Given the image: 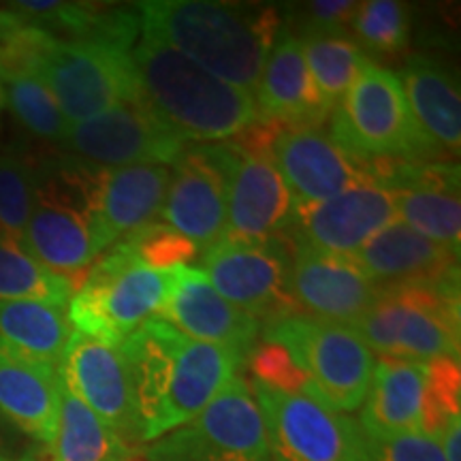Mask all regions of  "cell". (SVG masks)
<instances>
[{"label": "cell", "instance_id": "6da1fadb", "mask_svg": "<svg viewBox=\"0 0 461 461\" xmlns=\"http://www.w3.org/2000/svg\"><path fill=\"white\" fill-rule=\"evenodd\" d=\"M120 346L135 389L140 442L193 420L246 366L240 350L199 342L160 319L143 322Z\"/></svg>", "mask_w": 461, "mask_h": 461}, {"label": "cell", "instance_id": "7a4b0ae2", "mask_svg": "<svg viewBox=\"0 0 461 461\" xmlns=\"http://www.w3.org/2000/svg\"><path fill=\"white\" fill-rule=\"evenodd\" d=\"M141 37L171 45L218 79L255 96L282 31L272 7L212 0H149L137 5Z\"/></svg>", "mask_w": 461, "mask_h": 461}, {"label": "cell", "instance_id": "3957f363", "mask_svg": "<svg viewBox=\"0 0 461 461\" xmlns=\"http://www.w3.org/2000/svg\"><path fill=\"white\" fill-rule=\"evenodd\" d=\"M141 103L186 143L235 140L258 122L255 96L235 88L157 39L131 51Z\"/></svg>", "mask_w": 461, "mask_h": 461}, {"label": "cell", "instance_id": "277c9868", "mask_svg": "<svg viewBox=\"0 0 461 461\" xmlns=\"http://www.w3.org/2000/svg\"><path fill=\"white\" fill-rule=\"evenodd\" d=\"M22 241L54 274L73 285L86 278L105 252L95 210V167L73 158L34 167L32 212Z\"/></svg>", "mask_w": 461, "mask_h": 461}, {"label": "cell", "instance_id": "5b68a950", "mask_svg": "<svg viewBox=\"0 0 461 461\" xmlns=\"http://www.w3.org/2000/svg\"><path fill=\"white\" fill-rule=\"evenodd\" d=\"M459 280L440 285L380 286L353 330L372 353L428 363L459 359Z\"/></svg>", "mask_w": 461, "mask_h": 461}, {"label": "cell", "instance_id": "8992f818", "mask_svg": "<svg viewBox=\"0 0 461 461\" xmlns=\"http://www.w3.org/2000/svg\"><path fill=\"white\" fill-rule=\"evenodd\" d=\"M331 140L361 163L442 158L425 143L397 73L367 60L331 113Z\"/></svg>", "mask_w": 461, "mask_h": 461}, {"label": "cell", "instance_id": "52a82bcc", "mask_svg": "<svg viewBox=\"0 0 461 461\" xmlns=\"http://www.w3.org/2000/svg\"><path fill=\"white\" fill-rule=\"evenodd\" d=\"M131 51L115 43L48 32L34 73L50 88L67 124L75 126L124 103L141 101Z\"/></svg>", "mask_w": 461, "mask_h": 461}, {"label": "cell", "instance_id": "ba28073f", "mask_svg": "<svg viewBox=\"0 0 461 461\" xmlns=\"http://www.w3.org/2000/svg\"><path fill=\"white\" fill-rule=\"evenodd\" d=\"M258 338L286 350L308 380L310 400L342 414L361 408L376 359L353 327L295 314L261 327Z\"/></svg>", "mask_w": 461, "mask_h": 461}, {"label": "cell", "instance_id": "9c48e42d", "mask_svg": "<svg viewBox=\"0 0 461 461\" xmlns=\"http://www.w3.org/2000/svg\"><path fill=\"white\" fill-rule=\"evenodd\" d=\"M167 293L169 272L146 267L115 241L73 293L67 316L75 331L120 346L160 314Z\"/></svg>", "mask_w": 461, "mask_h": 461}, {"label": "cell", "instance_id": "30bf717a", "mask_svg": "<svg viewBox=\"0 0 461 461\" xmlns=\"http://www.w3.org/2000/svg\"><path fill=\"white\" fill-rule=\"evenodd\" d=\"M146 461H272L261 408L246 378L235 376L182 428L149 442Z\"/></svg>", "mask_w": 461, "mask_h": 461}, {"label": "cell", "instance_id": "8fae6325", "mask_svg": "<svg viewBox=\"0 0 461 461\" xmlns=\"http://www.w3.org/2000/svg\"><path fill=\"white\" fill-rule=\"evenodd\" d=\"M291 265V241L285 235L258 241L221 238L201 255V272L212 286L261 327L297 314Z\"/></svg>", "mask_w": 461, "mask_h": 461}, {"label": "cell", "instance_id": "7c38bea8", "mask_svg": "<svg viewBox=\"0 0 461 461\" xmlns=\"http://www.w3.org/2000/svg\"><path fill=\"white\" fill-rule=\"evenodd\" d=\"M274 131V124L257 122L233 140L235 157L229 173L222 238L244 241L282 238L295 224V201L269 152Z\"/></svg>", "mask_w": 461, "mask_h": 461}, {"label": "cell", "instance_id": "4fadbf2b", "mask_svg": "<svg viewBox=\"0 0 461 461\" xmlns=\"http://www.w3.org/2000/svg\"><path fill=\"white\" fill-rule=\"evenodd\" d=\"M272 461H363L359 423L305 395L252 383Z\"/></svg>", "mask_w": 461, "mask_h": 461}, {"label": "cell", "instance_id": "5bb4252c", "mask_svg": "<svg viewBox=\"0 0 461 461\" xmlns=\"http://www.w3.org/2000/svg\"><path fill=\"white\" fill-rule=\"evenodd\" d=\"M233 157V140L188 143L169 165V188L160 216L165 224L194 241L199 250H207L224 235Z\"/></svg>", "mask_w": 461, "mask_h": 461}, {"label": "cell", "instance_id": "9a60e30c", "mask_svg": "<svg viewBox=\"0 0 461 461\" xmlns=\"http://www.w3.org/2000/svg\"><path fill=\"white\" fill-rule=\"evenodd\" d=\"M60 146L77 163L115 169L131 165L169 167L188 143L160 124L140 101L124 103L71 126Z\"/></svg>", "mask_w": 461, "mask_h": 461}, {"label": "cell", "instance_id": "2e32d148", "mask_svg": "<svg viewBox=\"0 0 461 461\" xmlns=\"http://www.w3.org/2000/svg\"><path fill=\"white\" fill-rule=\"evenodd\" d=\"M58 376L126 445L140 442L135 389L122 346L73 330Z\"/></svg>", "mask_w": 461, "mask_h": 461}, {"label": "cell", "instance_id": "e0dca14e", "mask_svg": "<svg viewBox=\"0 0 461 461\" xmlns=\"http://www.w3.org/2000/svg\"><path fill=\"white\" fill-rule=\"evenodd\" d=\"M269 152L291 190L295 210L321 203L359 184L374 182L370 163L350 157L321 126H276Z\"/></svg>", "mask_w": 461, "mask_h": 461}, {"label": "cell", "instance_id": "ac0fdd59", "mask_svg": "<svg viewBox=\"0 0 461 461\" xmlns=\"http://www.w3.org/2000/svg\"><path fill=\"white\" fill-rule=\"evenodd\" d=\"M397 222L393 193L376 182L297 210L291 241L331 257H355L380 230Z\"/></svg>", "mask_w": 461, "mask_h": 461}, {"label": "cell", "instance_id": "d6986e66", "mask_svg": "<svg viewBox=\"0 0 461 461\" xmlns=\"http://www.w3.org/2000/svg\"><path fill=\"white\" fill-rule=\"evenodd\" d=\"M291 250V293L297 314L353 327L376 302L380 286L350 258L321 255L295 241Z\"/></svg>", "mask_w": 461, "mask_h": 461}, {"label": "cell", "instance_id": "ffe728a7", "mask_svg": "<svg viewBox=\"0 0 461 461\" xmlns=\"http://www.w3.org/2000/svg\"><path fill=\"white\" fill-rule=\"evenodd\" d=\"M184 336L227 346L248 357L261 336V322L229 303L194 267L169 269V293L158 314Z\"/></svg>", "mask_w": 461, "mask_h": 461}, {"label": "cell", "instance_id": "44dd1931", "mask_svg": "<svg viewBox=\"0 0 461 461\" xmlns=\"http://www.w3.org/2000/svg\"><path fill=\"white\" fill-rule=\"evenodd\" d=\"M457 258L447 246L397 221L374 235L350 261L374 285L403 286L459 280Z\"/></svg>", "mask_w": 461, "mask_h": 461}, {"label": "cell", "instance_id": "7402d4cb", "mask_svg": "<svg viewBox=\"0 0 461 461\" xmlns=\"http://www.w3.org/2000/svg\"><path fill=\"white\" fill-rule=\"evenodd\" d=\"M258 122L312 129L330 118L312 82L303 45L282 26L255 90Z\"/></svg>", "mask_w": 461, "mask_h": 461}, {"label": "cell", "instance_id": "603a6c76", "mask_svg": "<svg viewBox=\"0 0 461 461\" xmlns=\"http://www.w3.org/2000/svg\"><path fill=\"white\" fill-rule=\"evenodd\" d=\"M169 177L167 165L95 169V210L105 250L124 235L154 222L163 210Z\"/></svg>", "mask_w": 461, "mask_h": 461}, {"label": "cell", "instance_id": "cb8c5ba5", "mask_svg": "<svg viewBox=\"0 0 461 461\" xmlns=\"http://www.w3.org/2000/svg\"><path fill=\"white\" fill-rule=\"evenodd\" d=\"M397 77L420 137L442 160H453L461 148V96L455 75L429 58H412Z\"/></svg>", "mask_w": 461, "mask_h": 461}, {"label": "cell", "instance_id": "d4e9b609", "mask_svg": "<svg viewBox=\"0 0 461 461\" xmlns=\"http://www.w3.org/2000/svg\"><path fill=\"white\" fill-rule=\"evenodd\" d=\"M423 395L425 363L380 357L357 423L372 438L423 434Z\"/></svg>", "mask_w": 461, "mask_h": 461}, {"label": "cell", "instance_id": "484cf974", "mask_svg": "<svg viewBox=\"0 0 461 461\" xmlns=\"http://www.w3.org/2000/svg\"><path fill=\"white\" fill-rule=\"evenodd\" d=\"M71 333L65 308L41 302H0V355L58 372Z\"/></svg>", "mask_w": 461, "mask_h": 461}, {"label": "cell", "instance_id": "4316f807", "mask_svg": "<svg viewBox=\"0 0 461 461\" xmlns=\"http://www.w3.org/2000/svg\"><path fill=\"white\" fill-rule=\"evenodd\" d=\"M58 389V372L0 355V419L43 445L54 438Z\"/></svg>", "mask_w": 461, "mask_h": 461}, {"label": "cell", "instance_id": "83f0119b", "mask_svg": "<svg viewBox=\"0 0 461 461\" xmlns=\"http://www.w3.org/2000/svg\"><path fill=\"white\" fill-rule=\"evenodd\" d=\"M51 461H129L131 448L60 380Z\"/></svg>", "mask_w": 461, "mask_h": 461}, {"label": "cell", "instance_id": "f1b7e54d", "mask_svg": "<svg viewBox=\"0 0 461 461\" xmlns=\"http://www.w3.org/2000/svg\"><path fill=\"white\" fill-rule=\"evenodd\" d=\"M75 285L26 250L24 241L0 238V302H41L67 308Z\"/></svg>", "mask_w": 461, "mask_h": 461}, {"label": "cell", "instance_id": "f546056e", "mask_svg": "<svg viewBox=\"0 0 461 461\" xmlns=\"http://www.w3.org/2000/svg\"><path fill=\"white\" fill-rule=\"evenodd\" d=\"M299 41L322 105L333 113L370 58L363 54L350 34H316Z\"/></svg>", "mask_w": 461, "mask_h": 461}, {"label": "cell", "instance_id": "4dcf8cb0", "mask_svg": "<svg viewBox=\"0 0 461 461\" xmlns=\"http://www.w3.org/2000/svg\"><path fill=\"white\" fill-rule=\"evenodd\" d=\"M5 103L28 132L45 141L62 143L71 126L43 79L34 71L0 73Z\"/></svg>", "mask_w": 461, "mask_h": 461}, {"label": "cell", "instance_id": "1f68e13d", "mask_svg": "<svg viewBox=\"0 0 461 461\" xmlns=\"http://www.w3.org/2000/svg\"><path fill=\"white\" fill-rule=\"evenodd\" d=\"M350 39L367 58L402 56L411 45V11L395 0H367L357 7Z\"/></svg>", "mask_w": 461, "mask_h": 461}, {"label": "cell", "instance_id": "d6a6232c", "mask_svg": "<svg viewBox=\"0 0 461 461\" xmlns=\"http://www.w3.org/2000/svg\"><path fill=\"white\" fill-rule=\"evenodd\" d=\"M118 244H122L141 265L157 269V272L188 267L201 255L194 241L184 238L182 233L163 222H149L146 227L132 230L122 240H118Z\"/></svg>", "mask_w": 461, "mask_h": 461}, {"label": "cell", "instance_id": "836d02e7", "mask_svg": "<svg viewBox=\"0 0 461 461\" xmlns=\"http://www.w3.org/2000/svg\"><path fill=\"white\" fill-rule=\"evenodd\" d=\"M461 419V370L459 359H434L425 363L423 434L438 438L442 428Z\"/></svg>", "mask_w": 461, "mask_h": 461}, {"label": "cell", "instance_id": "e575fe53", "mask_svg": "<svg viewBox=\"0 0 461 461\" xmlns=\"http://www.w3.org/2000/svg\"><path fill=\"white\" fill-rule=\"evenodd\" d=\"M34 167L11 157H0V238L24 240L32 212Z\"/></svg>", "mask_w": 461, "mask_h": 461}, {"label": "cell", "instance_id": "d590c367", "mask_svg": "<svg viewBox=\"0 0 461 461\" xmlns=\"http://www.w3.org/2000/svg\"><path fill=\"white\" fill-rule=\"evenodd\" d=\"M246 366L250 367L255 383L263 387L310 397L308 380L278 344L267 342V339L257 342L246 357Z\"/></svg>", "mask_w": 461, "mask_h": 461}, {"label": "cell", "instance_id": "8d00e7d4", "mask_svg": "<svg viewBox=\"0 0 461 461\" xmlns=\"http://www.w3.org/2000/svg\"><path fill=\"white\" fill-rule=\"evenodd\" d=\"M359 3L353 0H312L288 11V32L297 39L316 34H350Z\"/></svg>", "mask_w": 461, "mask_h": 461}, {"label": "cell", "instance_id": "74e56055", "mask_svg": "<svg viewBox=\"0 0 461 461\" xmlns=\"http://www.w3.org/2000/svg\"><path fill=\"white\" fill-rule=\"evenodd\" d=\"M363 461H447L434 438L420 434H402L391 438H372L363 434Z\"/></svg>", "mask_w": 461, "mask_h": 461}, {"label": "cell", "instance_id": "f35d334b", "mask_svg": "<svg viewBox=\"0 0 461 461\" xmlns=\"http://www.w3.org/2000/svg\"><path fill=\"white\" fill-rule=\"evenodd\" d=\"M20 24H24L20 15H15L14 11H9V9H0V32L11 31V28H15Z\"/></svg>", "mask_w": 461, "mask_h": 461}, {"label": "cell", "instance_id": "ab89813d", "mask_svg": "<svg viewBox=\"0 0 461 461\" xmlns=\"http://www.w3.org/2000/svg\"><path fill=\"white\" fill-rule=\"evenodd\" d=\"M7 103H5V88H3V82H0V115H3V109Z\"/></svg>", "mask_w": 461, "mask_h": 461}, {"label": "cell", "instance_id": "60d3db41", "mask_svg": "<svg viewBox=\"0 0 461 461\" xmlns=\"http://www.w3.org/2000/svg\"><path fill=\"white\" fill-rule=\"evenodd\" d=\"M3 455H5V434H3V425H0V459H5Z\"/></svg>", "mask_w": 461, "mask_h": 461}, {"label": "cell", "instance_id": "b9f144b4", "mask_svg": "<svg viewBox=\"0 0 461 461\" xmlns=\"http://www.w3.org/2000/svg\"><path fill=\"white\" fill-rule=\"evenodd\" d=\"M17 461H34V459H17Z\"/></svg>", "mask_w": 461, "mask_h": 461}, {"label": "cell", "instance_id": "7bdbcfd3", "mask_svg": "<svg viewBox=\"0 0 461 461\" xmlns=\"http://www.w3.org/2000/svg\"><path fill=\"white\" fill-rule=\"evenodd\" d=\"M0 461H9V459H0Z\"/></svg>", "mask_w": 461, "mask_h": 461}]
</instances>
